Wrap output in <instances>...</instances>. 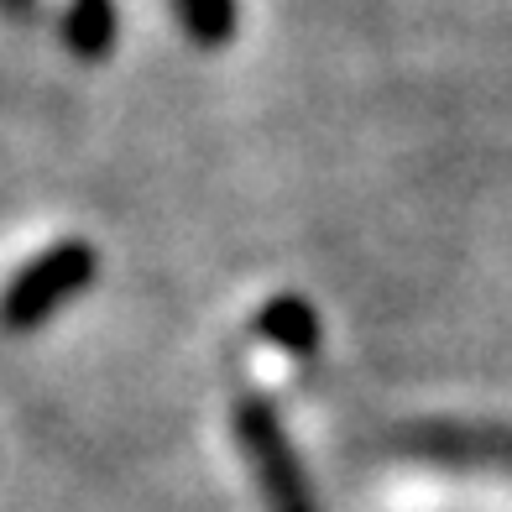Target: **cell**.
Instances as JSON below:
<instances>
[{"mask_svg": "<svg viewBox=\"0 0 512 512\" xmlns=\"http://www.w3.org/2000/svg\"><path fill=\"white\" fill-rule=\"evenodd\" d=\"M236 434L256 465V481L267 492V507L272 512H314L309 502V486H304V471L288 450V434L277 424V413L267 403H241L236 408Z\"/></svg>", "mask_w": 512, "mask_h": 512, "instance_id": "2", "label": "cell"}, {"mask_svg": "<svg viewBox=\"0 0 512 512\" xmlns=\"http://www.w3.org/2000/svg\"><path fill=\"white\" fill-rule=\"evenodd\" d=\"M183 6V21H189V32L199 37V42H225V32H230V0H178Z\"/></svg>", "mask_w": 512, "mask_h": 512, "instance_id": "3", "label": "cell"}, {"mask_svg": "<svg viewBox=\"0 0 512 512\" xmlns=\"http://www.w3.org/2000/svg\"><path fill=\"white\" fill-rule=\"evenodd\" d=\"M89 272H95V256L79 241H63L48 256H37V262L6 288V298H0L6 330H32V324H42L63 298H74L89 283Z\"/></svg>", "mask_w": 512, "mask_h": 512, "instance_id": "1", "label": "cell"}]
</instances>
